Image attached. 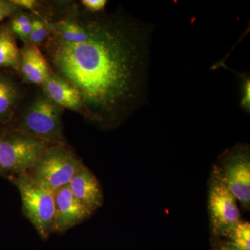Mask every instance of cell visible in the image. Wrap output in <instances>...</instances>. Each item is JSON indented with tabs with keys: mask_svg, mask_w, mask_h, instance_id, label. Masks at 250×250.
<instances>
[{
	"mask_svg": "<svg viewBox=\"0 0 250 250\" xmlns=\"http://www.w3.org/2000/svg\"><path fill=\"white\" fill-rule=\"evenodd\" d=\"M85 21L83 41L67 42L49 36L42 53L52 71L80 93L85 119L115 129L146 98L152 31L120 11L85 9Z\"/></svg>",
	"mask_w": 250,
	"mask_h": 250,
	"instance_id": "6da1fadb",
	"label": "cell"
},
{
	"mask_svg": "<svg viewBox=\"0 0 250 250\" xmlns=\"http://www.w3.org/2000/svg\"><path fill=\"white\" fill-rule=\"evenodd\" d=\"M63 111L39 88L32 95L27 93L9 124L49 145L67 143L62 123Z\"/></svg>",
	"mask_w": 250,
	"mask_h": 250,
	"instance_id": "7a4b0ae2",
	"label": "cell"
},
{
	"mask_svg": "<svg viewBox=\"0 0 250 250\" xmlns=\"http://www.w3.org/2000/svg\"><path fill=\"white\" fill-rule=\"evenodd\" d=\"M0 132L1 176L9 179L27 172L50 146L31 135L6 124Z\"/></svg>",
	"mask_w": 250,
	"mask_h": 250,
	"instance_id": "3957f363",
	"label": "cell"
},
{
	"mask_svg": "<svg viewBox=\"0 0 250 250\" xmlns=\"http://www.w3.org/2000/svg\"><path fill=\"white\" fill-rule=\"evenodd\" d=\"M82 164L67 143L52 145L27 172L36 184L54 192L70 184Z\"/></svg>",
	"mask_w": 250,
	"mask_h": 250,
	"instance_id": "277c9868",
	"label": "cell"
},
{
	"mask_svg": "<svg viewBox=\"0 0 250 250\" xmlns=\"http://www.w3.org/2000/svg\"><path fill=\"white\" fill-rule=\"evenodd\" d=\"M17 188L24 215L42 239L47 240L54 233L55 201L54 192L34 182L27 172L9 178Z\"/></svg>",
	"mask_w": 250,
	"mask_h": 250,
	"instance_id": "5b68a950",
	"label": "cell"
},
{
	"mask_svg": "<svg viewBox=\"0 0 250 250\" xmlns=\"http://www.w3.org/2000/svg\"><path fill=\"white\" fill-rule=\"evenodd\" d=\"M238 203L218 167L213 164L208 181L207 202L210 237L223 238L241 220Z\"/></svg>",
	"mask_w": 250,
	"mask_h": 250,
	"instance_id": "8992f818",
	"label": "cell"
},
{
	"mask_svg": "<svg viewBox=\"0 0 250 250\" xmlns=\"http://www.w3.org/2000/svg\"><path fill=\"white\" fill-rule=\"evenodd\" d=\"M244 211L250 209V147L238 143L224 151L215 164Z\"/></svg>",
	"mask_w": 250,
	"mask_h": 250,
	"instance_id": "52a82bcc",
	"label": "cell"
},
{
	"mask_svg": "<svg viewBox=\"0 0 250 250\" xmlns=\"http://www.w3.org/2000/svg\"><path fill=\"white\" fill-rule=\"evenodd\" d=\"M54 233H64L89 218L91 213L72 195L68 185L54 192Z\"/></svg>",
	"mask_w": 250,
	"mask_h": 250,
	"instance_id": "ba28073f",
	"label": "cell"
},
{
	"mask_svg": "<svg viewBox=\"0 0 250 250\" xmlns=\"http://www.w3.org/2000/svg\"><path fill=\"white\" fill-rule=\"evenodd\" d=\"M39 88L59 107L75 112L85 118L84 104L80 93L71 83L55 72H51Z\"/></svg>",
	"mask_w": 250,
	"mask_h": 250,
	"instance_id": "9c48e42d",
	"label": "cell"
},
{
	"mask_svg": "<svg viewBox=\"0 0 250 250\" xmlns=\"http://www.w3.org/2000/svg\"><path fill=\"white\" fill-rule=\"evenodd\" d=\"M72 195L91 214L103 206V190L92 171L82 164L68 184Z\"/></svg>",
	"mask_w": 250,
	"mask_h": 250,
	"instance_id": "30bf717a",
	"label": "cell"
},
{
	"mask_svg": "<svg viewBox=\"0 0 250 250\" xmlns=\"http://www.w3.org/2000/svg\"><path fill=\"white\" fill-rule=\"evenodd\" d=\"M21 52L20 73L29 84L40 87L52 72V67L39 47L24 42Z\"/></svg>",
	"mask_w": 250,
	"mask_h": 250,
	"instance_id": "8fae6325",
	"label": "cell"
},
{
	"mask_svg": "<svg viewBox=\"0 0 250 250\" xmlns=\"http://www.w3.org/2000/svg\"><path fill=\"white\" fill-rule=\"evenodd\" d=\"M27 93L12 73L0 71V123L9 124Z\"/></svg>",
	"mask_w": 250,
	"mask_h": 250,
	"instance_id": "7c38bea8",
	"label": "cell"
},
{
	"mask_svg": "<svg viewBox=\"0 0 250 250\" xmlns=\"http://www.w3.org/2000/svg\"><path fill=\"white\" fill-rule=\"evenodd\" d=\"M21 63V49L9 24L0 27V68H9L20 73Z\"/></svg>",
	"mask_w": 250,
	"mask_h": 250,
	"instance_id": "4fadbf2b",
	"label": "cell"
},
{
	"mask_svg": "<svg viewBox=\"0 0 250 250\" xmlns=\"http://www.w3.org/2000/svg\"><path fill=\"white\" fill-rule=\"evenodd\" d=\"M223 239L243 250H250V223L241 220L225 233Z\"/></svg>",
	"mask_w": 250,
	"mask_h": 250,
	"instance_id": "5bb4252c",
	"label": "cell"
},
{
	"mask_svg": "<svg viewBox=\"0 0 250 250\" xmlns=\"http://www.w3.org/2000/svg\"><path fill=\"white\" fill-rule=\"evenodd\" d=\"M32 14L20 11L11 17L9 27L16 37L23 42H29L31 31Z\"/></svg>",
	"mask_w": 250,
	"mask_h": 250,
	"instance_id": "9a60e30c",
	"label": "cell"
},
{
	"mask_svg": "<svg viewBox=\"0 0 250 250\" xmlns=\"http://www.w3.org/2000/svg\"><path fill=\"white\" fill-rule=\"evenodd\" d=\"M49 35L47 20L42 15L32 14L31 31L29 36V43L39 47L45 44Z\"/></svg>",
	"mask_w": 250,
	"mask_h": 250,
	"instance_id": "2e32d148",
	"label": "cell"
},
{
	"mask_svg": "<svg viewBox=\"0 0 250 250\" xmlns=\"http://www.w3.org/2000/svg\"><path fill=\"white\" fill-rule=\"evenodd\" d=\"M243 83H242V96L241 106L242 109L247 113H250V77L246 75L241 76Z\"/></svg>",
	"mask_w": 250,
	"mask_h": 250,
	"instance_id": "e0dca14e",
	"label": "cell"
},
{
	"mask_svg": "<svg viewBox=\"0 0 250 250\" xmlns=\"http://www.w3.org/2000/svg\"><path fill=\"white\" fill-rule=\"evenodd\" d=\"M20 11L11 0H0V24L6 18L12 17Z\"/></svg>",
	"mask_w": 250,
	"mask_h": 250,
	"instance_id": "ac0fdd59",
	"label": "cell"
},
{
	"mask_svg": "<svg viewBox=\"0 0 250 250\" xmlns=\"http://www.w3.org/2000/svg\"><path fill=\"white\" fill-rule=\"evenodd\" d=\"M107 4L106 0H82L80 1L82 7L91 13L103 12Z\"/></svg>",
	"mask_w": 250,
	"mask_h": 250,
	"instance_id": "d6986e66",
	"label": "cell"
},
{
	"mask_svg": "<svg viewBox=\"0 0 250 250\" xmlns=\"http://www.w3.org/2000/svg\"><path fill=\"white\" fill-rule=\"evenodd\" d=\"M210 241L211 250H243L221 238L210 237Z\"/></svg>",
	"mask_w": 250,
	"mask_h": 250,
	"instance_id": "ffe728a7",
	"label": "cell"
},
{
	"mask_svg": "<svg viewBox=\"0 0 250 250\" xmlns=\"http://www.w3.org/2000/svg\"><path fill=\"white\" fill-rule=\"evenodd\" d=\"M0 175H1V170H0Z\"/></svg>",
	"mask_w": 250,
	"mask_h": 250,
	"instance_id": "44dd1931",
	"label": "cell"
}]
</instances>
